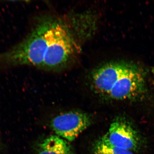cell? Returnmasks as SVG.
Segmentation results:
<instances>
[{
	"instance_id": "6da1fadb",
	"label": "cell",
	"mask_w": 154,
	"mask_h": 154,
	"mask_svg": "<svg viewBox=\"0 0 154 154\" xmlns=\"http://www.w3.org/2000/svg\"><path fill=\"white\" fill-rule=\"evenodd\" d=\"M71 24L59 18L40 20L25 38L3 52V62L9 68L30 66L55 70L65 66L80 48Z\"/></svg>"
},
{
	"instance_id": "7a4b0ae2",
	"label": "cell",
	"mask_w": 154,
	"mask_h": 154,
	"mask_svg": "<svg viewBox=\"0 0 154 154\" xmlns=\"http://www.w3.org/2000/svg\"><path fill=\"white\" fill-rule=\"evenodd\" d=\"M145 86L142 72L137 67L129 64L107 96L116 100L134 99L143 93Z\"/></svg>"
},
{
	"instance_id": "3957f363",
	"label": "cell",
	"mask_w": 154,
	"mask_h": 154,
	"mask_svg": "<svg viewBox=\"0 0 154 154\" xmlns=\"http://www.w3.org/2000/svg\"><path fill=\"white\" fill-rule=\"evenodd\" d=\"M91 122V119L88 114L71 111L54 118L51 126L56 134L71 142L88 128Z\"/></svg>"
},
{
	"instance_id": "277c9868",
	"label": "cell",
	"mask_w": 154,
	"mask_h": 154,
	"mask_svg": "<svg viewBox=\"0 0 154 154\" xmlns=\"http://www.w3.org/2000/svg\"><path fill=\"white\" fill-rule=\"evenodd\" d=\"M129 64L124 62H110L94 69L91 75L93 88L99 94L108 96L117 80Z\"/></svg>"
},
{
	"instance_id": "5b68a950",
	"label": "cell",
	"mask_w": 154,
	"mask_h": 154,
	"mask_svg": "<svg viewBox=\"0 0 154 154\" xmlns=\"http://www.w3.org/2000/svg\"><path fill=\"white\" fill-rule=\"evenodd\" d=\"M101 140L110 145L128 150H136L140 145L137 133L129 124L122 120L113 122Z\"/></svg>"
},
{
	"instance_id": "8992f818",
	"label": "cell",
	"mask_w": 154,
	"mask_h": 154,
	"mask_svg": "<svg viewBox=\"0 0 154 154\" xmlns=\"http://www.w3.org/2000/svg\"><path fill=\"white\" fill-rule=\"evenodd\" d=\"M37 154H74L66 141L57 136H51L40 144Z\"/></svg>"
},
{
	"instance_id": "52a82bcc",
	"label": "cell",
	"mask_w": 154,
	"mask_h": 154,
	"mask_svg": "<svg viewBox=\"0 0 154 154\" xmlns=\"http://www.w3.org/2000/svg\"><path fill=\"white\" fill-rule=\"evenodd\" d=\"M94 154H133L131 151L114 146L100 140L94 147Z\"/></svg>"
},
{
	"instance_id": "ba28073f",
	"label": "cell",
	"mask_w": 154,
	"mask_h": 154,
	"mask_svg": "<svg viewBox=\"0 0 154 154\" xmlns=\"http://www.w3.org/2000/svg\"><path fill=\"white\" fill-rule=\"evenodd\" d=\"M153 73H154V68L153 69Z\"/></svg>"
}]
</instances>
